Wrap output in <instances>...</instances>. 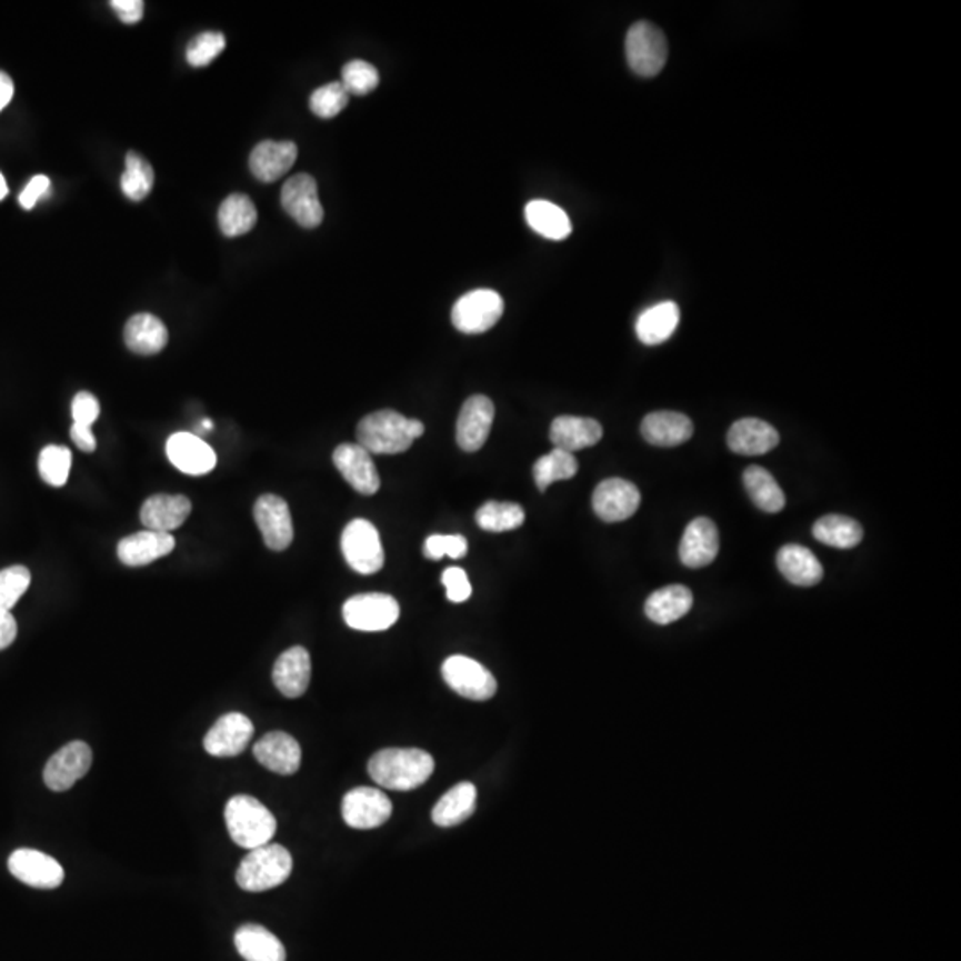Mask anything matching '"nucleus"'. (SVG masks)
<instances>
[{
    "label": "nucleus",
    "instance_id": "1",
    "mask_svg": "<svg viewBox=\"0 0 961 961\" xmlns=\"http://www.w3.org/2000/svg\"><path fill=\"white\" fill-rule=\"evenodd\" d=\"M369 774L381 788L390 791H413L421 788L434 771L433 757L417 748H389L369 760Z\"/></svg>",
    "mask_w": 961,
    "mask_h": 961
},
{
    "label": "nucleus",
    "instance_id": "2",
    "mask_svg": "<svg viewBox=\"0 0 961 961\" xmlns=\"http://www.w3.org/2000/svg\"><path fill=\"white\" fill-rule=\"evenodd\" d=\"M424 434V424L394 410L363 417L357 428L358 446L371 454H401Z\"/></svg>",
    "mask_w": 961,
    "mask_h": 961
},
{
    "label": "nucleus",
    "instance_id": "3",
    "mask_svg": "<svg viewBox=\"0 0 961 961\" xmlns=\"http://www.w3.org/2000/svg\"><path fill=\"white\" fill-rule=\"evenodd\" d=\"M224 821L230 837L244 850L269 844L277 833V819L257 798L238 794L224 807Z\"/></svg>",
    "mask_w": 961,
    "mask_h": 961
},
{
    "label": "nucleus",
    "instance_id": "4",
    "mask_svg": "<svg viewBox=\"0 0 961 961\" xmlns=\"http://www.w3.org/2000/svg\"><path fill=\"white\" fill-rule=\"evenodd\" d=\"M292 857L280 844L260 845L251 850L239 865L238 885L247 892H266L286 883L291 877Z\"/></svg>",
    "mask_w": 961,
    "mask_h": 961
},
{
    "label": "nucleus",
    "instance_id": "5",
    "mask_svg": "<svg viewBox=\"0 0 961 961\" xmlns=\"http://www.w3.org/2000/svg\"><path fill=\"white\" fill-rule=\"evenodd\" d=\"M625 56L632 72L640 77H655L668 59V41L664 32L653 23L635 22L625 38Z\"/></svg>",
    "mask_w": 961,
    "mask_h": 961
},
{
    "label": "nucleus",
    "instance_id": "6",
    "mask_svg": "<svg viewBox=\"0 0 961 961\" xmlns=\"http://www.w3.org/2000/svg\"><path fill=\"white\" fill-rule=\"evenodd\" d=\"M340 547L354 572L372 575L383 568L384 552L380 532L369 520L357 519L349 522L340 538Z\"/></svg>",
    "mask_w": 961,
    "mask_h": 961
},
{
    "label": "nucleus",
    "instance_id": "7",
    "mask_svg": "<svg viewBox=\"0 0 961 961\" xmlns=\"http://www.w3.org/2000/svg\"><path fill=\"white\" fill-rule=\"evenodd\" d=\"M504 312V301L492 289L467 292L452 307V324L461 333L478 336L495 327Z\"/></svg>",
    "mask_w": 961,
    "mask_h": 961
},
{
    "label": "nucleus",
    "instance_id": "8",
    "mask_svg": "<svg viewBox=\"0 0 961 961\" xmlns=\"http://www.w3.org/2000/svg\"><path fill=\"white\" fill-rule=\"evenodd\" d=\"M399 604L384 593H360L351 597L342 608V617L354 631H387L399 620Z\"/></svg>",
    "mask_w": 961,
    "mask_h": 961
},
{
    "label": "nucleus",
    "instance_id": "9",
    "mask_svg": "<svg viewBox=\"0 0 961 961\" xmlns=\"http://www.w3.org/2000/svg\"><path fill=\"white\" fill-rule=\"evenodd\" d=\"M446 684L460 697L484 702L497 693L495 677L474 659L467 655H452L442 664Z\"/></svg>",
    "mask_w": 961,
    "mask_h": 961
},
{
    "label": "nucleus",
    "instance_id": "10",
    "mask_svg": "<svg viewBox=\"0 0 961 961\" xmlns=\"http://www.w3.org/2000/svg\"><path fill=\"white\" fill-rule=\"evenodd\" d=\"M93 762V751L84 741L68 742L67 747L56 751L43 769V782L54 792L72 789L79 780L84 779Z\"/></svg>",
    "mask_w": 961,
    "mask_h": 961
},
{
    "label": "nucleus",
    "instance_id": "11",
    "mask_svg": "<svg viewBox=\"0 0 961 961\" xmlns=\"http://www.w3.org/2000/svg\"><path fill=\"white\" fill-rule=\"evenodd\" d=\"M283 211L303 229H316L322 223L324 211L318 194V182L312 174H294L283 183L280 194Z\"/></svg>",
    "mask_w": 961,
    "mask_h": 961
},
{
    "label": "nucleus",
    "instance_id": "12",
    "mask_svg": "<svg viewBox=\"0 0 961 961\" xmlns=\"http://www.w3.org/2000/svg\"><path fill=\"white\" fill-rule=\"evenodd\" d=\"M392 801L380 789L357 788L342 800V818L354 830H372L389 821Z\"/></svg>",
    "mask_w": 961,
    "mask_h": 961
},
{
    "label": "nucleus",
    "instance_id": "13",
    "mask_svg": "<svg viewBox=\"0 0 961 961\" xmlns=\"http://www.w3.org/2000/svg\"><path fill=\"white\" fill-rule=\"evenodd\" d=\"M253 517L262 532L266 545L277 552H282L291 545L294 538L291 510L282 497L266 493L257 499L253 505Z\"/></svg>",
    "mask_w": 961,
    "mask_h": 961
},
{
    "label": "nucleus",
    "instance_id": "14",
    "mask_svg": "<svg viewBox=\"0 0 961 961\" xmlns=\"http://www.w3.org/2000/svg\"><path fill=\"white\" fill-rule=\"evenodd\" d=\"M640 504V490L627 479H605L593 493V510L599 514V519L609 523L631 519Z\"/></svg>",
    "mask_w": 961,
    "mask_h": 961
},
{
    "label": "nucleus",
    "instance_id": "15",
    "mask_svg": "<svg viewBox=\"0 0 961 961\" xmlns=\"http://www.w3.org/2000/svg\"><path fill=\"white\" fill-rule=\"evenodd\" d=\"M8 868L17 880L34 889H58L64 881V869L58 860L28 848L13 851Z\"/></svg>",
    "mask_w": 961,
    "mask_h": 961
},
{
    "label": "nucleus",
    "instance_id": "16",
    "mask_svg": "<svg viewBox=\"0 0 961 961\" xmlns=\"http://www.w3.org/2000/svg\"><path fill=\"white\" fill-rule=\"evenodd\" d=\"M253 723L241 712H229L212 724L203 739V748L212 757H238L253 738Z\"/></svg>",
    "mask_w": 961,
    "mask_h": 961
},
{
    "label": "nucleus",
    "instance_id": "17",
    "mask_svg": "<svg viewBox=\"0 0 961 961\" xmlns=\"http://www.w3.org/2000/svg\"><path fill=\"white\" fill-rule=\"evenodd\" d=\"M495 407L487 396H472L461 407L457 424V442L461 451L476 452L483 448L492 430Z\"/></svg>",
    "mask_w": 961,
    "mask_h": 961
},
{
    "label": "nucleus",
    "instance_id": "18",
    "mask_svg": "<svg viewBox=\"0 0 961 961\" xmlns=\"http://www.w3.org/2000/svg\"><path fill=\"white\" fill-rule=\"evenodd\" d=\"M333 463L342 478L362 495H374L381 487L371 452L358 443H342L333 451Z\"/></svg>",
    "mask_w": 961,
    "mask_h": 961
},
{
    "label": "nucleus",
    "instance_id": "19",
    "mask_svg": "<svg viewBox=\"0 0 961 961\" xmlns=\"http://www.w3.org/2000/svg\"><path fill=\"white\" fill-rule=\"evenodd\" d=\"M166 454L180 472L188 476L209 474L218 463L211 446L192 433L171 434L166 443Z\"/></svg>",
    "mask_w": 961,
    "mask_h": 961
},
{
    "label": "nucleus",
    "instance_id": "20",
    "mask_svg": "<svg viewBox=\"0 0 961 961\" xmlns=\"http://www.w3.org/2000/svg\"><path fill=\"white\" fill-rule=\"evenodd\" d=\"M253 755L269 771L283 777L298 773L301 765L300 742L286 732L266 733L256 742Z\"/></svg>",
    "mask_w": 961,
    "mask_h": 961
},
{
    "label": "nucleus",
    "instance_id": "21",
    "mask_svg": "<svg viewBox=\"0 0 961 961\" xmlns=\"http://www.w3.org/2000/svg\"><path fill=\"white\" fill-rule=\"evenodd\" d=\"M720 550V534L709 519H694L680 540V561L688 568H703L714 561Z\"/></svg>",
    "mask_w": 961,
    "mask_h": 961
},
{
    "label": "nucleus",
    "instance_id": "22",
    "mask_svg": "<svg viewBox=\"0 0 961 961\" xmlns=\"http://www.w3.org/2000/svg\"><path fill=\"white\" fill-rule=\"evenodd\" d=\"M174 538L170 532L144 531L123 538L118 543V558L127 567H144L171 554Z\"/></svg>",
    "mask_w": 961,
    "mask_h": 961
},
{
    "label": "nucleus",
    "instance_id": "23",
    "mask_svg": "<svg viewBox=\"0 0 961 961\" xmlns=\"http://www.w3.org/2000/svg\"><path fill=\"white\" fill-rule=\"evenodd\" d=\"M191 510L188 497L159 493L143 502L139 519L148 531L171 532L188 520Z\"/></svg>",
    "mask_w": 961,
    "mask_h": 961
},
{
    "label": "nucleus",
    "instance_id": "24",
    "mask_svg": "<svg viewBox=\"0 0 961 961\" xmlns=\"http://www.w3.org/2000/svg\"><path fill=\"white\" fill-rule=\"evenodd\" d=\"M310 677H312L310 653L303 647L286 650L274 662L273 682L283 697H303L309 689Z\"/></svg>",
    "mask_w": 961,
    "mask_h": 961
},
{
    "label": "nucleus",
    "instance_id": "25",
    "mask_svg": "<svg viewBox=\"0 0 961 961\" xmlns=\"http://www.w3.org/2000/svg\"><path fill=\"white\" fill-rule=\"evenodd\" d=\"M298 159V147L292 141H262L250 156V170L260 182H277L291 170Z\"/></svg>",
    "mask_w": 961,
    "mask_h": 961
},
{
    "label": "nucleus",
    "instance_id": "26",
    "mask_svg": "<svg viewBox=\"0 0 961 961\" xmlns=\"http://www.w3.org/2000/svg\"><path fill=\"white\" fill-rule=\"evenodd\" d=\"M729 448L741 457H760L773 451L780 443L779 431L760 419H741L733 422L727 434Z\"/></svg>",
    "mask_w": 961,
    "mask_h": 961
},
{
    "label": "nucleus",
    "instance_id": "27",
    "mask_svg": "<svg viewBox=\"0 0 961 961\" xmlns=\"http://www.w3.org/2000/svg\"><path fill=\"white\" fill-rule=\"evenodd\" d=\"M602 426L587 417H558L550 426V442L555 449L572 452L593 448L602 440Z\"/></svg>",
    "mask_w": 961,
    "mask_h": 961
},
{
    "label": "nucleus",
    "instance_id": "28",
    "mask_svg": "<svg viewBox=\"0 0 961 961\" xmlns=\"http://www.w3.org/2000/svg\"><path fill=\"white\" fill-rule=\"evenodd\" d=\"M693 422L684 413L653 412L641 422V434L658 448H677L693 437Z\"/></svg>",
    "mask_w": 961,
    "mask_h": 961
},
{
    "label": "nucleus",
    "instance_id": "29",
    "mask_svg": "<svg viewBox=\"0 0 961 961\" xmlns=\"http://www.w3.org/2000/svg\"><path fill=\"white\" fill-rule=\"evenodd\" d=\"M123 339L132 353L150 357L168 344V328L152 313H136L127 321Z\"/></svg>",
    "mask_w": 961,
    "mask_h": 961
},
{
    "label": "nucleus",
    "instance_id": "30",
    "mask_svg": "<svg viewBox=\"0 0 961 961\" xmlns=\"http://www.w3.org/2000/svg\"><path fill=\"white\" fill-rule=\"evenodd\" d=\"M693 608V593L682 584H671L653 591L644 602V614L658 625H670Z\"/></svg>",
    "mask_w": 961,
    "mask_h": 961
},
{
    "label": "nucleus",
    "instance_id": "31",
    "mask_svg": "<svg viewBox=\"0 0 961 961\" xmlns=\"http://www.w3.org/2000/svg\"><path fill=\"white\" fill-rule=\"evenodd\" d=\"M777 564L782 575L797 587H815L823 579V564L812 550L801 545H785L779 550Z\"/></svg>",
    "mask_w": 961,
    "mask_h": 961
},
{
    "label": "nucleus",
    "instance_id": "32",
    "mask_svg": "<svg viewBox=\"0 0 961 961\" xmlns=\"http://www.w3.org/2000/svg\"><path fill=\"white\" fill-rule=\"evenodd\" d=\"M239 954L247 961H286V948L264 925L244 924L233 937Z\"/></svg>",
    "mask_w": 961,
    "mask_h": 961
},
{
    "label": "nucleus",
    "instance_id": "33",
    "mask_svg": "<svg viewBox=\"0 0 961 961\" xmlns=\"http://www.w3.org/2000/svg\"><path fill=\"white\" fill-rule=\"evenodd\" d=\"M680 310L673 301L653 304L641 313L635 321L638 339L647 346H658L667 342L679 327Z\"/></svg>",
    "mask_w": 961,
    "mask_h": 961
},
{
    "label": "nucleus",
    "instance_id": "34",
    "mask_svg": "<svg viewBox=\"0 0 961 961\" xmlns=\"http://www.w3.org/2000/svg\"><path fill=\"white\" fill-rule=\"evenodd\" d=\"M478 791L470 782H461L451 791L446 792L434 805L433 823L439 827L451 828L463 823L470 815L474 814Z\"/></svg>",
    "mask_w": 961,
    "mask_h": 961
},
{
    "label": "nucleus",
    "instance_id": "35",
    "mask_svg": "<svg viewBox=\"0 0 961 961\" xmlns=\"http://www.w3.org/2000/svg\"><path fill=\"white\" fill-rule=\"evenodd\" d=\"M525 221L541 238L563 241L572 233V221L567 212L547 200H532L525 206Z\"/></svg>",
    "mask_w": 961,
    "mask_h": 961
},
{
    "label": "nucleus",
    "instance_id": "36",
    "mask_svg": "<svg viewBox=\"0 0 961 961\" xmlns=\"http://www.w3.org/2000/svg\"><path fill=\"white\" fill-rule=\"evenodd\" d=\"M744 488L753 504L765 513H779L785 508V495L777 479L762 467H748L742 476Z\"/></svg>",
    "mask_w": 961,
    "mask_h": 961
},
{
    "label": "nucleus",
    "instance_id": "37",
    "mask_svg": "<svg viewBox=\"0 0 961 961\" xmlns=\"http://www.w3.org/2000/svg\"><path fill=\"white\" fill-rule=\"evenodd\" d=\"M814 538L833 549H854L863 538V529L857 520L844 514H827L815 522Z\"/></svg>",
    "mask_w": 961,
    "mask_h": 961
},
{
    "label": "nucleus",
    "instance_id": "38",
    "mask_svg": "<svg viewBox=\"0 0 961 961\" xmlns=\"http://www.w3.org/2000/svg\"><path fill=\"white\" fill-rule=\"evenodd\" d=\"M257 207L250 197L242 192H233L223 203L218 212L221 232L227 238H239L253 230L257 224Z\"/></svg>",
    "mask_w": 961,
    "mask_h": 961
},
{
    "label": "nucleus",
    "instance_id": "39",
    "mask_svg": "<svg viewBox=\"0 0 961 961\" xmlns=\"http://www.w3.org/2000/svg\"><path fill=\"white\" fill-rule=\"evenodd\" d=\"M525 520L522 505L514 502H484L476 513L479 528L488 532H505L520 528Z\"/></svg>",
    "mask_w": 961,
    "mask_h": 961
},
{
    "label": "nucleus",
    "instance_id": "40",
    "mask_svg": "<svg viewBox=\"0 0 961 961\" xmlns=\"http://www.w3.org/2000/svg\"><path fill=\"white\" fill-rule=\"evenodd\" d=\"M577 470H579V466H577V460L572 452L554 448V451L549 452L545 457H541L534 463L532 474H534L538 490L545 492L547 488L555 483V481L572 479L577 474Z\"/></svg>",
    "mask_w": 961,
    "mask_h": 961
},
{
    "label": "nucleus",
    "instance_id": "41",
    "mask_svg": "<svg viewBox=\"0 0 961 961\" xmlns=\"http://www.w3.org/2000/svg\"><path fill=\"white\" fill-rule=\"evenodd\" d=\"M153 188V168L144 157L129 152L126 157V173L121 174V189L132 202H141Z\"/></svg>",
    "mask_w": 961,
    "mask_h": 961
},
{
    "label": "nucleus",
    "instance_id": "42",
    "mask_svg": "<svg viewBox=\"0 0 961 961\" xmlns=\"http://www.w3.org/2000/svg\"><path fill=\"white\" fill-rule=\"evenodd\" d=\"M70 469H72V451L64 446H47L40 452L38 470L41 479L50 487L59 488L67 484Z\"/></svg>",
    "mask_w": 961,
    "mask_h": 961
},
{
    "label": "nucleus",
    "instance_id": "43",
    "mask_svg": "<svg viewBox=\"0 0 961 961\" xmlns=\"http://www.w3.org/2000/svg\"><path fill=\"white\" fill-rule=\"evenodd\" d=\"M349 102V93L342 82H330L321 86L310 94V111L322 120H330L344 111Z\"/></svg>",
    "mask_w": 961,
    "mask_h": 961
},
{
    "label": "nucleus",
    "instance_id": "44",
    "mask_svg": "<svg viewBox=\"0 0 961 961\" xmlns=\"http://www.w3.org/2000/svg\"><path fill=\"white\" fill-rule=\"evenodd\" d=\"M31 587V572L22 564L0 570V611H11Z\"/></svg>",
    "mask_w": 961,
    "mask_h": 961
},
{
    "label": "nucleus",
    "instance_id": "45",
    "mask_svg": "<svg viewBox=\"0 0 961 961\" xmlns=\"http://www.w3.org/2000/svg\"><path fill=\"white\" fill-rule=\"evenodd\" d=\"M340 82L349 94L363 97V94L371 93L378 88L380 73L371 63H367L362 59H354L342 68V81Z\"/></svg>",
    "mask_w": 961,
    "mask_h": 961
},
{
    "label": "nucleus",
    "instance_id": "46",
    "mask_svg": "<svg viewBox=\"0 0 961 961\" xmlns=\"http://www.w3.org/2000/svg\"><path fill=\"white\" fill-rule=\"evenodd\" d=\"M224 47H227V40L221 32H202L189 41L186 58H188V63L191 67H209L218 56H221Z\"/></svg>",
    "mask_w": 961,
    "mask_h": 961
},
{
    "label": "nucleus",
    "instance_id": "47",
    "mask_svg": "<svg viewBox=\"0 0 961 961\" xmlns=\"http://www.w3.org/2000/svg\"><path fill=\"white\" fill-rule=\"evenodd\" d=\"M469 543L461 534H431L424 543V555L431 561H439L443 555L461 559L467 554Z\"/></svg>",
    "mask_w": 961,
    "mask_h": 961
},
{
    "label": "nucleus",
    "instance_id": "48",
    "mask_svg": "<svg viewBox=\"0 0 961 961\" xmlns=\"http://www.w3.org/2000/svg\"><path fill=\"white\" fill-rule=\"evenodd\" d=\"M442 584L448 590V599L454 604H461L472 595L469 577H467L466 570H461V568H448L442 573Z\"/></svg>",
    "mask_w": 961,
    "mask_h": 961
},
{
    "label": "nucleus",
    "instance_id": "49",
    "mask_svg": "<svg viewBox=\"0 0 961 961\" xmlns=\"http://www.w3.org/2000/svg\"><path fill=\"white\" fill-rule=\"evenodd\" d=\"M100 403L99 399L94 398L90 392H79L72 401L73 424L86 426L91 428L93 422L99 419Z\"/></svg>",
    "mask_w": 961,
    "mask_h": 961
},
{
    "label": "nucleus",
    "instance_id": "50",
    "mask_svg": "<svg viewBox=\"0 0 961 961\" xmlns=\"http://www.w3.org/2000/svg\"><path fill=\"white\" fill-rule=\"evenodd\" d=\"M49 189V177H46V174H37V177H32L31 182L26 186L22 194H20V206H22L26 211H31L32 207L40 202V198L43 197Z\"/></svg>",
    "mask_w": 961,
    "mask_h": 961
},
{
    "label": "nucleus",
    "instance_id": "51",
    "mask_svg": "<svg viewBox=\"0 0 961 961\" xmlns=\"http://www.w3.org/2000/svg\"><path fill=\"white\" fill-rule=\"evenodd\" d=\"M109 6H111L112 10L117 11L121 22L129 23V26L141 22V19H143V0H111V4Z\"/></svg>",
    "mask_w": 961,
    "mask_h": 961
},
{
    "label": "nucleus",
    "instance_id": "52",
    "mask_svg": "<svg viewBox=\"0 0 961 961\" xmlns=\"http://www.w3.org/2000/svg\"><path fill=\"white\" fill-rule=\"evenodd\" d=\"M17 620L11 611H0V650H6L17 640Z\"/></svg>",
    "mask_w": 961,
    "mask_h": 961
},
{
    "label": "nucleus",
    "instance_id": "53",
    "mask_svg": "<svg viewBox=\"0 0 961 961\" xmlns=\"http://www.w3.org/2000/svg\"><path fill=\"white\" fill-rule=\"evenodd\" d=\"M70 437H72L73 443H76L77 448L81 449V451L93 452L94 449H97V439H94L91 428H86V426L81 424H73L72 430H70Z\"/></svg>",
    "mask_w": 961,
    "mask_h": 961
},
{
    "label": "nucleus",
    "instance_id": "54",
    "mask_svg": "<svg viewBox=\"0 0 961 961\" xmlns=\"http://www.w3.org/2000/svg\"><path fill=\"white\" fill-rule=\"evenodd\" d=\"M14 93V84L8 73L0 72V111L11 102Z\"/></svg>",
    "mask_w": 961,
    "mask_h": 961
},
{
    "label": "nucleus",
    "instance_id": "55",
    "mask_svg": "<svg viewBox=\"0 0 961 961\" xmlns=\"http://www.w3.org/2000/svg\"><path fill=\"white\" fill-rule=\"evenodd\" d=\"M8 192H10V189H8V183H6L4 174L0 173V202L8 197Z\"/></svg>",
    "mask_w": 961,
    "mask_h": 961
},
{
    "label": "nucleus",
    "instance_id": "56",
    "mask_svg": "<svg viewBox=\"0 0 961 961\" xmlns=\"http://www.w3.org/2000/svg\"><path fill=\"white\" fill-rule=\"evenodd\" d=\"M203 428H206V430H212L211 421H203Z\"/></svg>",
    "mask_w": 961,
    "mask_h": 961
}]
</instances>
